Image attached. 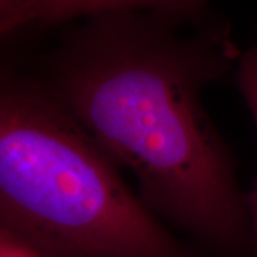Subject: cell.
Returning <instances> with one entry per match:
<instances>
[{
	"instance_id": "obj_1",
	"label": "cell",
	"mask_w": 257,
	"mask_h": 257,
	"mask_svg": "<svg viewBox=\"0 0 257 257\" xmlns=\"http://www.w3.org/2000/svg\"><path fill=\"white\" fill-rule=\"evenodd\" d=\"M239 56L227 26L206 13L106 12L66 35L43 80L132 170L147 207L207 257H251L236 159L202 100Z\"/></svg>"
},
{
	"instance_id": "obj_2",
	"label": "cell",
	"mask_w": 257,
	"mask_h": 257,
	"mask_svg": "<svg viewBox=\"0 0 257 257\" xmlns=\"http://www.w3.org/2000/svg\"><path fill=\"white\" fill-rule=\"evenodd\" d=\"M0 230L42 257H207L172 234L43 80L5 72Z\"/></svg>"
},
{
	"instance_id": "obj_3",
	"label": "cell",
	"mask_w": 257,
	"mask_h": 257,
	"mask_svg": "<svg viewBox=\"0 0 257 257\" xmlns=\"http://www.w3.org/2000/svg\"><path fill=\"white\" fill-rule=\"evenodd\" d=\"M209 0H30L18 13L2 23V33L22 29L52 28L76 19L106 12H156L177 16H200Z\"/></svg>"
},
{
	"instance_id": "obj_4",
	"label": "cell",
	"mask_w": 257,
	"mask_h": 257,
	"mask_svg": "<svg viewBox=\"0 0 257 257\" xmlns=\"http://www.w3.org/2000/svg\"><path fill=\"white\" fill-rule=\"evenodd\" d=\"M234 82L247 104L257 132V39L246 52L240 53L234 67ZM250 224L251 257H257V179L251 192L246 194Z\"/></svg>"
},
{
	"instance_id": "obj_5",
	"label": "cell",
	"mask_w": 257,
	"mask_h": 257,
	"mask_svg": "<svg viewBox=\"0 0 257 257\" xmlns=\"http://www.w3.org/2000/svg\"><path fill=\"white\" fill-rule=\"evenodd\" d=\"M0 257H42L19 240L0 230Z\"/></svg>"
},
{
	"instance_id": "obj_6",
	"label": "cell",
	"mask_w": 257,
	"mask_h": 257,
	"mask_svg": "<svg viewBox=\"0 0 257 257\" xmlns=\"http://www.w3.org/2000/svg\"><path fill=\"white\" fill-rule=\"evenodd\" d=\"M30 0H0V25L8 22Z\"/></svg>"
}]
</instances>
